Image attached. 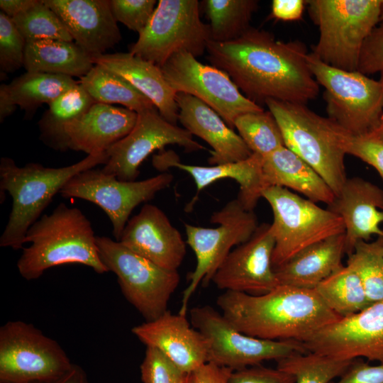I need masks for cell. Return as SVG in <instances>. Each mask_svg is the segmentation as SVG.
Masks as SVG:
<instances>
[{"label": "cell", "mask_w": 383, "mask_h": 383, "mask_svg": "<svg viewBox=\"0 0 383 383\" xmlns=\"http://www.w3.org/2000/svg\"><path fill=\"white\" fill-rule=\"evenodd\" d=\"M206 52L211 65L225 72L260 106L267 99L306 105L319 94L307 64L306 47L299 40L280 41L270 32L250 27L236 40H210Z\"/></svg>", "instance_id": "cell-1"}, {"label": "cell", "mask_w": 383, "mask_h": 383, "mask_svg": "<svg viewBox=\"0 0 383 383\" xmlns=\"http://www.w3.org/2000/svg\"><path fill=\"white\" fill-rule=\"evenodd\" d=\"M216 303L239 331L270 340L303 342L340 317L315 289L279 284L263 294L226 291Z\"/></svg>", "instance_id": "cell-2"}, {"label": "cell", "mask_w": 383, "mask_h": 383, "mask_svg": "<svg viewBox=\"0 0 383 383\" xmlns=\"http://www.w3.org/2000/svg\"><path fill=\"white\" fill-rule=\"evenodd\" d=\"M24 241L30 245L23 248L17 268L26 280L39 278L50 267L70 263L88 266L99 274L109 272L100 259L91 224L77 207L58 204L29 228Z\"/></svg>", "instance_id": "cell-3"}, {"label": "cell", "mask_w": 383, "mask_h": 383, "mask_svg": "<svg viewBox=\"0 0 383 383\" xmlns=\"http://www.w3.org/2000/svg\"><path fill=\"white\" fill-rule=\"evenodd\" d=\"M106 153L87 155L83 160L62 167H47L29 162L18 167L9 157L0 160L1 203L7 192L12 207L6 226L0 237V246L13 250L23 248L29 228L41 216L55 195L77 173L105 165Z\"/></svg>", "instance_id": "cell-4"}, {"label": "cell", "mask_w": 383, "mask_h": 383, "mask_svg": "<svg viewBox=\"0 0 383 383\" xmlns=\"http://www.w3.org/2000/svg\"><path fill=\"white\" fill-rule=\"evenodd\" d=\"M265 104L280 127L285 146L316 170L336 196L348 179L345 144L349 133L306 104L274 99Z\"/></svg>", "instance_id": "cell-5"}, {"label": "cell", "mask_w": 383, "mask_h": 383, "mask_svg": "<svg viewBox=\"0 0 383 383\" xmlns=\"http://www.w3.org/2000/svg\"><path fill=\"white\" fill-rule=\"evenodd\" d=\"M306 4L319 29L311 52L328 65L357 71L363 44L379 23L382 0H311Z\"/></svg>", "instance_id": "cell-6"}, {"label": "cell", "mask_w": 383, "mask_h": 383, "mask_svg": "<svg viewBox=\"0 0 383 383\" xmlns=\"http://www.w3.org/2000/svg\"><path fill=\"white\" fill-rule=\"evenodd\" d=\"M306 61L325 89L328 118L352 135L374 131L383 110V74L374 79L358 71L328 65L312 52L308 53Z\"/></svg>", "instance_id": "cell-7"}, {"label": "cell", "mask_w": 383, "mask_h": 383, "mask_svg": "<svg viewBox=\"0 0 383 383\" xmlns=\"http://www.w3.org/2000/svg\"><path fill=\"white\" fill-rule=\"evenodd\" d=\"M271 206L274 248L272 264L279 267L305 248L345 233L342 218L284 187H271L262 194Z\"/></svg>", "instance_id": "cell-8"}, {"label": "cell", "mask_w": 383, "mask_h": 383, "mask_svg": "<svg viewBox=\"0 0 383 383\" xmlns=\"http://www.w3.org/2000/svg\"><path fill=\"white\" fill-rule=\"evenodd\" d=\"M96 245L101 262L117 276L123 296L146 321L167 311L180 282L177 271L164 269L106 236H96Z\"/></svg>", "instance_id": "cell-9"}, {"label": "cell", "mask_w": 383, "mask_h": 383, "mask_svg": "<svg viewBox=\"0 0 383 383\" xmlns=\"http://www.w3.org/2000/svg\"><path fill=\"white\" fill-rule=\"evenodd\" d=\"M197 0H160L146 27L130 52L161 67L174 54L186 51L194 57L206 51L209 25L200 18Z\"/></svg>", "instance_id": "cell-10"}, {"label": "cell", "mask_w": 383, "mask_h": 383, "mask_svg": "<svg viewBox=\"0 0 383 383\" xmlns=\"http://www.w3.org/2000/svg\"><path fill=\"white\" fill-rule=\"evenodd\" d=\"M210 221L218 226L184 224L187 243L194 251L196 263L183 292L179 311L182 315L187 314L189 301L199 285L207 287L232 248L248 241L259 226L254 211L245 209L237 198L213 212Z\"/></svg>", "instance_id": "cell-11"}, {"label": "cell", "mask_w": 383, "mask_h": 383, "mask_svg": "<svg viewBox=\"0 0 383 383\" xmlns=\"http://www.w3.org/2000/svg\"><path fill=\"white\" fill-rule=\"evenodd\" d=\"M191 324L206 338L208 362L238 370L260 365L265 360H280L296 353H307L301 342L270 340L252 337L237 330L210 306L190 310Z\"/></svg>", "instance_id": "cell-12"}, {"label": "cell", "mask_w": 383, "mask_h": 383, "mask_svg": "<svg viewBox=\"0 0 383 383\" xmlns=\"http://www.w3.org/2000/svg\"><path fill=\"white\" fill-rule=\"evenodd\" d=\"M73 365L61 346L33 324L14 321L1 327L0 382L48 381Z\"/></svg>", "instance_id": "cell-13"}, {"label": "cell", "mask_w": 383, "mask_h": 383, "mask_svg": "<svg viewBox=\"0 0 383 383\" xmlns=\"http://www.w3.org/2000/svg\"><path fill=\"white\" fill-rule=\"evenodd\" d=\"M173 178L172 174L163 172L140 181H123L92 168L73 176L60 194L64 198L82 199L99 206L109 218L113 234L119 241L133 210L168 187Z\"/></svg>", "instance_id": "cell-14"}, {"label": "cell", "mask_w": 383, "mask_h": 383, "mask_svg": "<svg viewBox=\"0 0 383 383\" xmlns=\"http://www.w3.org/2000/svg\"><path fill=\"white\" fill-rule=\"evenodd\" d=\"M161 70L176 93L188 94L202 101L233 130L234 122L240 115L264 110L248 99L225 72L200 62L186 51L174 54Z\"/></svg>", "instance_id": "cell-15"}, {"label": "cell", "mask_w": 383, "mask_h": 383, "mask_svg": "<svg viewBox=\"0 0 383 383\" xmlns=\"http://www.w3.org/2000/svg\"><path fill=\"white\" fill-rule=\"evenodd\" d=\"M177 145L188 151L205 149L184 128L165 120L156 108L138 113L131 131L106 150L109 160L101 171L123 181H135L142 162L154 151Z\"/></svg>", "instance_id": "cell-16"}, {"label": "cell", "mask_w": 383, "mask_h": 383, "mask_svg": "<svg viewBox=\"0 0 383 383\" xmlns=\"http://www.w3.org/2000/svg\"><path fill=\"white\" fill-rule=\"evenodd\" d=\"M301 343L307 352L339 360L365 357L383 363V300L340 318Z\"/></svg>", "instance_id": "cell-17"}, {"label": "cell", "mask_w": 383, "mask_h": 383, "mask_svg": "<svg viewBox=\"0 0 383 383\" xmlns=\"http://www.w3.org/2000/svg\"><path fill=\"white\" fill-rule=\"evenodd\" d=\"M274 238L271 224L258 226L251 238L233 249L211 282L221 290L258 295L279 285L272 264Z\"/></svg>", "instance_id": "cell-18"}, {"label": "cell", "mask_w": 383, "mask_h": 383, "mask_svg": "<svg viewBox=\"0 0 383 383\" xmlns=\"http://www.w3.org/2000/svg\"><path fill=\"white\" fill-rule=\"evenodd\" d=\"M119 242L157 265L177 271L187 253L186 242L165 212L145 204L126 223Z\"/></svg>", "instance_id": "cell-19"}, {"label": "cell", "mask_w": 383, "mask_h": 383, "mask_svg": "<svg viewBox=\"0 0 383 383\" xmlns=\"http://www.w3.org/2000/svg\"><path fill=\"white\" fill-rule=\"evenodd\" d=\"M132 333L146 347L157 349L186 374L208 362L204 336L186 315L165 311L157 318L134 326Z\"/></svg>", "instance_id": "cell-20"}, {"label": "cell", "mask_w": 383, "mask_h": 383, "mask_svg": "<svg viewBox=\"0 0 383 383\" xmlns=\"http://www.w3.org/2000/svg\"><path fill=\"white\" fill-rule=\"evenodd\" d=\"M64 23L73 40L87 54H104L121 38L109 0H43Z\"/></svg>", "instance_id": "cell-21"}, {"label": "cell", "mask_w": 383, "mask_h": 383, "mask_svg": "<svg viewBox=\"0 0 383 383\" xmlns=\"http://www.w3.org/2000/svg\"><path fill=\"white\" fill-rule=\"evenodd\" d=\"M327 208L344 223L345 254H351L359 241L383 236V189L360 177L346 179Z\"/></svg>", "instance_id": "cell-22"}, {"label": "cell", "mask_w": 383, "mask_h": 383, "mask_svg": "<svg viewBox=\"0 0 383 383\" xmlns=\"http://www.w3.org/2000/svg\"><path fill=\"white\" fill-rule=\"evenodd\" d=\"M178 121L192 135H196L211 148L208 159L216 165L241 161L252 152L240 135L231 128L209 106L182 92L176 93Z\"/></svg>", "instance_id": "cell-23"}, {"label": "cell", "mask_w": 383, "mask_h": 383, "mask_svg": "<svg viewBox=\"0 0 383 383\" xmlns=\"http://www.w3.org/2000/svg\"><path fill=\"white\" fill-rule=\"evenodd\" d=\"M137 117L136 112L127 108L94 103L66 125L70 149L87 155L105 152L131 131Z\"/></svg>", "instance_id": "cell-24"}, {"label": "cell", "mask_w": 383, "mask_h": 383, "mask_svg": "<svg viewBox=\"0 0 383 383\" xmlns=\"http://www.w3.org/2000/svg\"><path fill=\"white\" fill-rule=\"evenodd\" d=\"M262 160L263 157L252 153L248 158L238 162L199 166L184 164L179 161L174 152L163 151L154 155L152 165L160 171L174 167L188 172L195 182L196 195L217 180L233 179L240 185L237 199L245 209L253 211L264 190L262 184Z\"/></svg>", "instance_id": "cell-25"}, {"label": "cell", "mask_w": 383, "mask_h": 383, "mask_svg": "<svg viewBox=\"0 0 383 383\" xmlns=\"http://www.w3.org/2000/svg\"><path fill=\"white\" fill-rule=\"evenodd\" d=\"M91 57L94 65L127 80L152 102L165 120L177 125L179 111L176 92L165 79L161 67L130 52L102 54Z\"/></svg>", "instance_id": "cell-26"}, {"label": "cell", "mask_w": 383, "mask_h": 383, "mask_svg": "<svg viewBox=\"0 0 383 383\" xmlns=\"http://www.w3.org/2000/svg\"><path fill=\"white\" fill-rule=\"evenodd\" d=\"M262 184L264 190L271 187H284L314 203L323 202L327 206L335 198L316 171L286 146L263 157Z\"/></svg>", "instance_id": "cell-27"}, {"label": "cell", "mask_w": 383, "mask_h": 383, "mask_svg": "<svg viewBox=\"0 0 383 383\" xmlns=\"http://www.w3.org/2000/svg\"><path fill=\"white\" fill-rule=\"evenodd\" d=\"M345 235L338 234L301 250L274 269L279 284L314 289L343 266Z\"/></svg>", "instance_id": "cell-28"}, {"label": "cell", "mask_w": 383, "mask_h": 383, "mask_svg": "<svg viewBox=\"0 0 383 383\" xmlns=\"http://www.w3.org/2000/svg\"><path fill=\"white\" fill-rule=\"evenodd\" d=\"M78 84L73 77L50 73L26 72L0 87V121L18 106L32 116L43 104L48 105Z\"/></svg>", "instance_id": "cell-29"}, {"label": "cell", "mask_w": 383, "mask_h": 383, "mask_svg": "<svg viewBox=\"0 0 383 383\" xmlns=\"http://www.w3.org/2000/svg\"><path fill=\"white\" fill-rule=\"evenodd\" d=\"M94 65L91 56L74 42L48 40L26 45L23 67L26 72L81 78Z\"/></svg>", "instance_id": "cell-30"}, {"label": "cell", "mask_w": 383, "mask_h": 383, "mask_svg": "<svg viewBox=\"0 0 383 383\" xmlns=\"http://www.w3.org/2000/svg\"><path fill=\"white\" fill-rule=\"evenodd\" d=\"M94 100L79 83L48 105L38 126L40 140L51 149L66 152L70 149L65 128L82 116Z\"/></svg>", "instance_id": "cell-31"}, {"label": "cell", "mask_w": 383, "mask_h": 383, "mask_svg": "<svg viewBox=\"0 0 383 383\" xmlns=\"http://www.w3.org/2000/svg\"><path fill=\"white\" fill-rule=\"evenodd\" d=\"M79 83L96 103L118 104L137 113L155 108L152 102L118 74L94 65Z\"/></svg>", "instance_id": "cell-32"}, {"label": "cell", "mask_w": 383, "mask_h": 383, "mask_svg": "<svg viewBox=\"0 0 383 383\" xmlns=\"http://www.w3.org/2000/svg\"><path fill=\"white\" fill-rule=\"evenodd\" d=\"M210 23L211 40L230 42L240 38L250 28L256 0H204L201 1Z\"/></svg>", "instance_id": "cell-33"}, {"label": "cell", "mask_w": 383, "mask_h": 383, "mask_svg": "<svg viewBox=\"0 0 383 383\" xmlns=\"http://www.w3.org/2000/svg\"><path fill=\"white\" fill-rule=\"evenodd\" d=\"M324 304L340 317L356 313L371 304L357 273L343 265L314 289Z\"/></svg>", "instance_id": "cell-34"}, {"label": "cell", "mask_w": 383, "mask_h": 383, "mask_svg": "<svg viewBox=\"0 0 383 383\" xmlns=\"http://www.w3.org/2000/svg\"><path fill=\"white\" fill-rule=\"evenodd\" d=\"M353 360L307 352L293 354L277 361V367L292 374L295 383H329L342 376Z\"/></svg>", "instance_id": "cell-35"}, {"label": "cell", "mask_w": 383, "mask_h": 383, "mask_svg": "<svg viewBox=\"0 0 383 383\" xmlns=\"http://www.w3.org/2000/svg\"><path fill=\"white\" fill-rule=\"evenodd\" d=\"M234 128L250 151L262 157L285 146L280 127L269 110L240 115Z\"/></svg>", "instance_id": "cell-36"}, {"label": "cell", "mask_w": 383, "mask_h": 383, "mask_svg": "<svg viewBox=\"0 0 383 383\" xmlns=\"http://www.w3.org/2000/svg\"><path fill=\"white\" fill-rule=\"evenodd\" d=\"M347 266L358 275L369 302L383 300V254L379 237L372 241H359L348 255Z\"/></svg>", "instance_id": "cell-37"}, {"label": "cell", "mask_w": 383, "mask_h": 383, "mask_svg": "<svg viewBox=\"0 0 383 383\" xmlns=\"http://www.w3.org/2000/svg\"><path fill=\"white\" fill-rule=\"evenodd\" d=\"M12 20L26 43L48 40L73 42L62 21L43 0Z\"/></svg>", "instance_id": "cell-38"}, {"label": "cell", "mask_w": 383, "mask_h": 383, "mask_svg": "<svg viewBox=\"0 0 383 383\" xmlns=\"http://www.w3.org/2000/svg\"><path fill=\"white\" fill-rule=\"evenodd\" d=\"M26 42L11 18L0 12V70L12 73L24 66Z\"/></svg>", "instance_id": "cell-39"}, {"label": "cell", "mask_w": 383, "mask_h": 383, "mask_svg": "<svg viewBox=\"0 0 383 383\" xmlns=\"http://www.w3.org/2000/svg\"><path fill=\"white\" fill-rule=\"evenodd\" d=\"M140 374L143 383H185L189 374L152 347H146Z\"/></svg>", "instance_id": "cell-40"}, {"label": "cell", "mask_w": 383, "mask_h": 383, "mask_svg": "<svg viewBox=\"0 0 383 383\" xmlns=\"http://www.w3.org/2000/svg\"><path fill=\"white\" fill-rule=\"evenodd\" d=\"M115 20L138 34L146 27L157 6L155 0H109Z\"/></svg>", "instance_id": "cell-41"}, {"label": "cell", "mask_w": 383, "mask_h": 383, "mask_svg": "<svg viewBox=\"0 0 383 383\" xmlns=\"http://www.w3.org/2000/svg\"><path fill=\"white\" fill-rule=\"evenodd\" d=\"M345 149L347 155L355 156L377 170L383 179V138L370 133L362 135L348 133Z\"/></svg>", "instance_id": "cell-42"}, {"label": "cell", "mask_w": 383, "mask_h": 383, "mask_svg": "<svg viewBox=\"0 0 383 383\" xmlns=\"http://www.w3.org/2000/svg\"><path fill=\"white\" fill-rule=\"evenodd\" d=\"M357 71L366 75L383 74V22L378 23L365 41Z\"/></svg>", "instance_id": "cell-43"}, {"label": "cell", "mask_w": 383, "mask_h": 383, "mask_svg": "<svg viewBox=\"0 0 383 383\" xmlns=\"http://www.w3.org/2000/svg\"><path fill=\"white\" fill-rule=\"evenodd\" d=\"M228 383H295L294 377L277 367L272 369L260 365L234 370Z\"/></svg>", "instance_id": "cell-44"}, {"label": "cell", "mask_w": 383, "mask_h": 383, "mask_svg": "<svg viewBox=\"0 0 383 383\" xmlns=\"http://www.w3.org/2000/svg\"><path fill=\"white\" fill-rule=\"evenodd\" d=\"M335 383H383V363L372 365L355 359Z\"/></svg>", "instance_id": "cell-45"}, {"label": "cell", "mask_w": 383, "mask_h": 383, "mask_svg": "<svg viewBox=\"0 0 383 383\" xmlns=\"http://www.w3.org/2000/svg\"><path fill=\"white\" fill-rule=\"evenodd\" d=\"M307 1L273 0L270 17L284 21H294L301 18Z\"/></svg>", "instance_id": "cell-46"}, {"label": "cell", "mask_w": 383, "mask_h": 383, "mask_svg": "<svg viewBox=\"0 0 383 383\" xmlns=\"http://www.w3.org/2000/svg\"><path fill=\"white\" fill-rule=\"evenodd\" d=\"M233 370L208 362L193 373L194 383H228Z\"/></svg>", "instance_id": "cell-47"}, {"label": "cell", "mask_w": 383, "mask_h": 383, "mask_svg": "<svg viewBox=\"0 0 383 383\" xmlns=\"http://www.w3.org/2000/svg\"><path fill=\"white\" fill-rule=\"evenodd\" d=\"M38 0H1L0 9L10 18L23 13L33 6Z\"/></svg>", "instance_id": "cell-48"}, {"label": "cell", "mask_w": 383, "mask_h": 383, "mask_svg": "<svg viewBox=\"0 0 383 383\" xmlns=\"http://www.w3.org/2000/svg\"><path fill=\"white\" fill-rule=\"evenodd\" d=\"M33 383H89V381L84 370L74 364L69 371L57 378Z\"/></svg>", "instance_id": "cell-49"}, {"label": "cell", "mask_w": 383, "mask_h": 383, "mask_svg": "<svg viewBox=\"0 0 383 383\" xmlns=\"http://www.w3.org/2000/svg\"><path fill=\"white\" fill-rule=\"evenodd\" d=\"M373 133L383 138V110L380 116L378 126L376 130L373 131Z\"/></svg>", "instance_id": "cell-50"}, {"label": "cell", "mask_w": 383, "mask_h": 383, "mask_svg": "<svg viewBox=\"0 0 383 383\" xmlns=\"http://www.w3.org/2000/svg\"><path fill=\"white\" fill-rule=\"evenodd\" d=\"M185 383H194V377H193L192 373L189 374L187 375Z\"/></svg>", "instance_id": "cell-51"}, {"label": "cell", "mask_w": 383, "mask_h": 383, "mask_svg": "<svg viewBox=\"0 0 383 383\" xmlns=\"http://www.w3.org/2000/svg\"><path fill=\"white\" fill-rule=\"evenodd\" d=\"M383 22V0H382L379 23Z\"/></svg>", "instance_id": "cell-52"}, {"label": "cell", "mask_w": 383, "mask_h": 383, "mask_svg": "<svg viewBox=\"0 0 383 383\" xmlns=\"http://www.w3.org/2000/svg\"><path fill=\"white\" fill-rule=\"evenodd\" d=\"M380 238V240H381V245H382V254H383V236H379Z\"/></svg>", "instance_id": "cell-53"}, {"label": "cell", "mask_w": 383, "mask_h": 383, "mask_svg": "<svg viewBox=\"0 0 383 383\" xmlns=\"http://www.w3.org/2000/svg\"><path fill=\"white\" fill-rule=\"evenodd\" d=\"M0 383H4V382H0Z\"/></svg>", "instance_id": "cell-54"}]
</instances>
